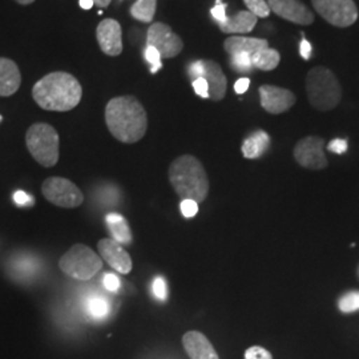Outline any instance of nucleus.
<instances>
[{
    "mask_svg": "<svg viewBox=\"0 0 359 359\" xmlns=\"http://www.w3.org/2000/svg\"><path fill=\"white\" fill-rule=\"evenodd\" d=\"M105 123L118 142L135 144L147 133L148 116L135 96H117L105 107Z\"/></svg>",
    "mask_w": 359,
    "mask_h": 359,
    "instance_id": "f257e3e1",
    "label": "nucleus"
},
{
    "mask_svg": "<svg viewBox=\"0 0 359 359\" xmlns=\"http://www.w3.org/2000/svg\"><path fill=\"white\" fill-rule=\"evenodd\" d=\"M83 88L76 77L67 72H52L41 77L32 88L35 103L44 111L68 112L76 108Z\"/></svg>",
    "mask_w": 359,
    "mask_h": 359,
    "instance_id": "f03ea898",
    "label": "nucleus"
},
{
    "mask_svg": "<svg viewBox=\"0 0 359 359\" xmlns=\"http://www.w3.org/2000/svg\"><path fill=\"white\" fill-rule=\"evenodd\" d=\"M169 181L181 200L203 203L209 192V180L201 161L191 154L177 157L169 167Z\"/></svg>",
    "mask_w": 359,
    "mask_h": 359,
    "instance_id": "7ed1b4c3",
    "label": "nucleus"
},
{
    "mask_svg": "<svg viewBox=\"0 0 359 359\" xmlns=\"http://www.w3.org/2000/svg\"><path fill=\"white\" fill-rule=\"evenodd\" d=\"M309 102L318 111H332L342 97V88L333 71L325 67H314L306 75Z\"/></svg>",
    "mask_w": 359,
    "mask_h": 359,
    "instance_id": "20e7f679",
    "label": "nucleus"
},
{
    "mask_svg": "<svg viewBox=\"0 0 359 359\" xmlns=\"http://www.w3.org/2000/svg\"><path fill=\"white\" fill-rule=\"evenodd\" d=\"M26 145L40 165L55 167L59 161L60 139L56 129L46 123L31 126L26 133Z\"/></svg>",
    "mask_w": 359,
    "mask_h": 359,
    "instance_id": "39448f33",
    "label": "nucleus"
},
{
    "mask_svg": "<svg viewBox=\"0 0 359 359\" xmlns=\"http://www.w3.org/2000/svg\"><path fill=\"white\" fill-rule=\"evenodd\" d=\"M59 268L74 280L88 281L102 270L103 261L90 246L76 244L59 259Z\"/></svg>",
    "mask_w": 359,
    "mask_h": 359,
    "instance_id": "423d86ee",
    "label": "nucleus"
},
{
    "mask_svg": "<svg viewBox=\"0 0 359 359\" xmlns=\"http://www.w3.org/2000/svg\"><path fill=\"white\" fill-rule=\"evenodd\" d=\"M41 193L47 201L59 208L72 209L84 203V194L71 180L48 177L41 185Z\"/></svg>",
    "mask_w": 359,
    "mask_h": 359,
    "instance_id": "0eeeda50",
    "label": "nucleus"
},
{
    "mask_svg": "<svg viewBox=\"0 0 359 359\" xmlns=\"http://www.w3.org/2000/svg\"><path fill=\"white\" fill-rule=\"evenodd\" d=\"M314 10L332 26L346 28L358 20V7L354 0H311Z\"/></svg>",
    "mask_w": 359,
    "mask_h": 359,
    "instance_id": "6e6552de",
    "label": "nucleus"
},
{
    "mask_svg": "<svg viewBox=\"0 0 359 359\" xmlns=\"http://www.w3.org/2000/svg\"><path fill=\"white\" fill-rule=\"evenodd\" d=\"M147 46L154 47L161 59L176 57L184 48V41L165 23H154L147 32Z\"/></svg>",
    "mask_w": 359,
    "mask_h": 359,
    "instance_id": "1a4fd4ad",
    "label": "nucleus"
},
{
    "mask_svg": "<svg viewBox=\"0 0 359 359\" xmlns=\"http://www.w3.org/2000/svg\"><path fill=\"white\" fill-rule=\"evenodd\" d=\"M295 161L301 167L308 169H323L327 167V158L325 154V140L318 136H308L297 142L294 147Z\"/></svg>",
    "mask_w": 359,
    "mask_h": 359,
    "instance_id": "9d476101",
    "label": "nucleus"
},
{
    "mask_svg": "<svg viewBox=\"0 0 359 359\" xmlns=\"http://www.w3.org/2000/svg\"><path fill=\"white\" fill-rule=\"evenodd\" d=\"M259 100L266 112L271 115H280L289 111L294 105L297 99L292 90L265 84L259 87Z\"/></svg>",
    "mask_w": 359,
    "mask_h": 359,
    "instance_id": "9b49d317",
    "label": "nucleus"
},
{
    "mask_svg": "<svg viewBox=\"0 0 359 359\" xmlns=\"http://www.w3.org/2000/svg\"><path fill=\"white\" fill-rule=\"evenodd\" d=\"M270 11L299 26H310L314 22V13L301 0H266Z\"/></svg>",
    "mask_w": 359,
    "mask_h": 359,
    "instance_id": "f8f14e48",
    "label": "nucleus"
},
{
    "mask_svg": "<svg viewBox=\"0 0 359 359\" xmlns=\"http://www.w3.org/2000/svg\"><path fill=\"white\" fill-rule=\"evenodd\" d=\"M100 50L108 56H118L123 52V29L115 19H104L96 29Z\"/></svg>",
    "mask_w": 359,
    "mask_h": 359,
    "instance_id": "ddd939ff",
    "label": "nucleus"
},
{
    "mask_svg": "<svg viewBox=\"0 0 359 359\" xmlns=\"http://www.w3.org/2000/svg\"><path fill=\"white\" fill-rule=\"evenodd\" d=\"M97 250L104 261L121 274H128L132 270V258L123 245L116 243L114 238H102L97 243Z\"/></svg>",
    "mask_w": 359,
    "mask_h": 359,
    "instance_id": "4468645a",
    "label": "nucleus"
},
{
    "mask_svg": "<svg viewBox=\"0 0 359 359\" xmlns=\"http://www.w3.org/2000/svg\"><path fill=\"white\" fill-rule=\"evenodd\" d=\"M203 62V75L209 87V99L213 102H219L225 97L228 81L222 72V68L213 60H201Z\"/></svg>",
    "mask_w": 359,
    "mask_h": 359,
    "instance_id": "2eb2a0df",
    "label": "nucleus"
},
{
    "mask_svg": "<svg viewBox=\"0 0 359 359\" xmlns=\"http://www.w3.org/2000/svg\"><path fill=\"white\" fill-rule=\"evenodd\" d=\"M182 346L191 359H219L210 341L200 332H188L182 337Z\"/></svg>",
    "mask_w": 359,
    "mask_h": 359,
    "instance_id": "dca6fc26",
    "label": "nucleus"
},
{
    "mask_svg": "<svg viewBox=\"0 0 359 359\" xmlns=\"http://www.w3.org/2000/svg\"><path fill=\"white\" fill-rule=\"evenodd\" d=\"M22 75L19 67L7 57H0V96L8 97L20 88Z\"/></svg>",
    "mask_w": 359,
    "mask_h": 359,
    "instance_id": "f3484780",
    "label": "nucleus"
},
{
    "mask_svg": "<svg viewBox=\"0 0 359 359\" xmlns=\"http://www.w3.org/2000/svg\"><path fill=\"white\" fill-rule=\"evenodd\" d=\"M224 48L229 55L248 53L250 56L257 52L269 48V41L265 39L245 38V36H231L224 41Z\"/></svg>",
    "mask_w": 359,
    "mask_h": 359,
    "instance_id": "a211bd4d",
    "label": "nucleus"
},
{
    "mask_svg": "<svg viewBox=\"0 0 359 359\" xmlns=\"http://www.w3.org/2000/svg\"><path fill=\"white\" fill-rule=\"evenodd\" d=\"M258 18L250 11H240L233 16H226L222 23H218L224 34H249L256 27Z\"/></svg>",
    "mask_w": 359,
    "mask_h": 359,
    "instance_id": "6ab92c4d",
    "label": "nucleus"
},
{
    "mask_svg": "<svg viewBox=\"0 0 359 359\" xmlns=\"http://www.w3.org/2000/svg\"><path fill=\"white\" fill-rule=\"evenodd\" d=\"M269 145V135L265 130H256L243 142L241 151H243L245 158L255 160L265 154L268 151Z\"/></svg>",
    "mask_w": 359,
    "mask_h": 359,
    "instance_id": "aec40b11",
    "label": "nucleus"
},
{
    "mask_svg": "<svg viewBox=\"0 0 359 359\" xmlns=\"http://www.w3.org/2000/svg\"><path fill=\"white\" fill-rule=\"evenodd\" d=\"M105 222L107 226L112 234V238L115 240L116 243L120 245H130L132 244V231L129 228L128 221L127 218L123 217L118 213H109L105 217Z\"/></svg>",
    "mask_w": 359,
    "mask_h": 359,
    "instance_id": "412c9836",
    "label": "nucleus"
},
{
    "mask_svg": "<svg viewBox=\"0 0 359 359\" xmlns=\"http://www.w3.org/2000/svg\"><path fill=\"white\" fill-rule=\"evenodd\" d=\"M252 62H253V67H257L261 71H273L280 65L281 55L277 50L265 48L253 55Z\"/></svg>",
    "mask_w": 359,
    "mask_h": 359,
    "instance_id": "4be33fe9",
    "label": "nucleus"
},
{
    "mask_svg": "<svg viewBox=\"0 0 359 359\" xmlns=\"http://www.w3.org/2000/svg\"><path fill=\"white\" fill-rule=\"evenodd\" d=\"M157 0H136L130 7V15L142 22V23H151L156 15Z\"/></svg>",
    "mask_w": 359,
    "mask_h": 359,
    "instance_id": "5701e85b",
    "label": "nucleus"
},
{
    "mask_svg": "<svg viewBox=\"0 0 359 359\" xmlns=\"http://www.w3.org/2000/svg\"><path fill=\"white\" fill-rule=\"evenodd\" d=\"M111 311V305L102 295H92L87 301V313L93 320H104Z\"/></svg>",
    "mask_w": 359,
    "mask_h": 359,
    "instance_id": "b1692460",
    "label": "nucleus"
},
{
    "mask_svg": "<svg viewBox=\"0 0 359 359\" xmlns=\"http://www.w3.org/2000/svg\"><path fill=\"white\" fill-rule=\"evenodd\" d=\"M338 308L342 313H354L359 310V292H348L341 297Z\"/></svg>",
    "mask_w": 359,
    "mask_h": 359,
    "instance_id": "393cba45",
    "label": "nucleus"
},
{
    "mask_svg": "<svg viewBox=\"0 0 359 359\" xmlns=\"http://www.w3.org/2000/svg\"><path fill=\"white\" fill-rule=\"evenodd\" d=\"M244 3L248 7V11H250L258 19L268 18L271 13L266 0H244Z\"/></svg>",
    "mask_w": 359,
    "mask_h": 359,
    "instance_id": "a878e982",
    "label": "nucleus"
},
{
    "mask_svg": "<svg viewBox=\"0 0 359 359\" xmlns=\"http://www.w3.org/2000/svg\"><path fill=\"white\" fill-rule=\"evenodd\" d=\"M231 65L238 72H248L253 68L252 56L248 53H234L231 55Z\"/></svg>",
    "mask_w": 359,
    "mask_h": 359,
    "instance_id": "bb28decb",
    "label": "nucleus"
},
{
    "mask_svg": "<svg viewBox=\"0 0 359 359\" xmlns=\"http://www.w3.org/2000/svg\"><path fill=\"white\" fill-rule=\"evenodd\" d=\"M144 56H145V60L151 65V74H157L158 69L163 68V63H161V56L160 53L157 52V50H154V47L151 46H147L145 50H144Z\"/></svg>",
    "mask_w": 359,
    "mask_h": 359,
    "instance_id": "cd10ccee",
    "label": "nucleus"
},
{
    "mask_svg": "<svg viewBox=\"0 0 359 359\" xmlns=\"http://www.w3.org/2000/svg\"><path fill=\"white\" fill-rule=\"evenodd\" d=\"M245 359H273V357L266 348L261 346H252L245 351Z\"/></svg>",
    "mask_w": 359,
    "mask_h": 359,
    "instance_id": "c85d7f7f",
    "label": "nucleus"
},
{
    "mask_svg": "<svg viewBox=\"0 0 359 359\" xmlns=\"http://www.w3.org/2000/svg\"><path fill=\"white\" fill-rule=\"evenodd\" d=\"M154 294L156 295L157 299L160 301H165L168 298V286L167 281L161 277H157L154 281Z\"/></svg>",
    "mask_w": 359,
    "mask_h": 359,
    "instance_id": "c756f323",
    "label": "nucleus"
},
{
    "mask_svg": "<svg viewBox=\"0 0 359 359\" xmlns=\"http://www.w3.org/2000/svg\"><path fill=\"white\" fill-rule=\"evenodd\" d=\"M180 209L184 217L192 218L198 213V204L193 200H182Z\"/></svg>",
    "mask_w": 359,
    "mask_h": 359,
    "instance_id": "7c9ffc66",
    "label": "nucleus"
},
{
    "mask_svg": "<svg viewBox=\"0 0 359 359\" xmlns=\"http://www.w3.org/2000/svg\"><path fill=\"white\" fill-rule=\"evenodd\" d=\"M103 285L104 287L108 290V292H112V293H117L121 283L118 280V277L112 274V273H105L103 276Z\"/></svg>",
    "mask_w": 359,
    "mask_h": 359,
    "instance_id": "2f4dec72",
    "label": "nucleus"
},
{
    "mask_svg": "<svg viewBox=\"0 0 359 359\" xmlns=\"http://www.w3.org/2000/svg\"><path fill=\"white\" fill-rule=\"evenodd\" d=\"M193 90L194 92L203 97V99H209V87L204 77H198L192 81Z\"/></svg>",
    "mask_w": 359,
    "mask_h": 359,
    "instance_id": "473e14b6",
    "label": "nucleus"
},
{
    "mask_svg": "<svg viewBox=\"0 0 359 359\" xmlns=\"http://www.w3.org/2000/svg\"><path fill=\"white\" fill-rule=\"evenodd\" d=\"M210 13L217 23H222L226 19V4L221 0H216V6L210 10Z\"/></svg>",
    "mask_w": 359,
    "mask_h": 359,
    "instance_id": "72a5a7b5",
    "label": "nucleus"
},
{
    "mask_svg": "<svg viewBox=\"0 0 359 359\" xmlns=\"http://www.w3.org/2000/svg\"><path fill=\"white\" fill-rule=\"evenodd\" d=\"M327 149L333 154H345L347 151V142L344 139H334L333 142L327 145Z\"/></svg>",
    "mask_w": 359,
    "mask_h": 359,
    "instance_id": "f704fd0d",
    "label": "nucleus"
},
{
    "mask_svg": "<svg viewBox=\"0 0 359 359\" xmlns=\"http://www.w3.org/2000/svg\"><path fill=\"white\" fill-rule=\"evenodd\" d=\"M13 200L19 206L32 205L34 204V198L29 194H27L26 192H22V191H19V192L13 194Z\"/></svg>",
    "mask_w": 359,
    "mask_h": 359,
    "instance_id": "c9c22d12",
    "label": "nucleus"
},
{
    "mask_svg": "<svg viewBox=\"0 0 359 359\" xmlns=\"http://www.w3.org/2000/svg\"><path fill=\"white\" fill-rule=\"evenodd\" d=\"M249 86H250V80H249L248 77H241V79H238V80L236 81L234 90H236V93L243 95V93H245V92L248 90Z\"/></svg>",
    "mask_w": 359,
    "mask_h": 359,
    "instance_id": "e433bc0d",
    "label": "nucleus"
},
{
    "mask_svg": "<svg viewBox=\"0 0 359 359\" xmlns=\"http://www.w3.org/2000/svg\"><path fill=\"white\" fill-rule=\"evenodd\" d=\"M299 53H301V56H302L305 60H308V59H310V56H311V46H310V43H309L306 39H304V40L301 41Z\"/></svg>",
    "mask_w": 359,
    "mask_h": 359,
    "instance_id": "4c0bfd02",
    "label": "nucleus"
},
{
    "mask_svg": "<svg viewBox=\"0 0 359 359\" xmlns=\"http://www.w3.org/2000/svg\"><path fill=\"white\" fill-rule=\"evenodd\" d=\"M79 6L83 10H90L95 6V3H93V0H79Z\"/></svg>",
    "mask_w": 359,
    "mask_h": 359,
    "instance_id": "58836bf2",
    "label": "nucleus"
},
{
    "mask_svg": "<svg viewBox=\"0 0 359 359\" xmlns=\"http://www.w3.org/2000/svg\"><path fill=\"white\" fill-rule=\"evenodd\" d=\"M111 1H112V0H93V3H95L99 8H105V7H108V6L111 4Z\"/></svg>",
    "mask_w": 359,
    "mask_h": 359,
    "instance_id": "ea45409f",
    "label": "nucleus"
},
{
    "mask_svg": "<svg viewBox=\"0 0 359 359\" xmlns=\"http://www.w3.org/2000/svg\"><path fill=\"white\" fill-rule=\"evenodd\" d=\"M15 1L22 4V6H28V4H32L35 0H15Z\"/></svg>",
    "mask_w": 359,
    "mask_h": 359,
    "instance_id": "a19ab883",
    "label": "nucleus"
},
{
    "mask_svg": "<svg viewBox=\"0 0 359 359\" xmlns=\"http://www.w3.org/2000/svg\"><path fill=\"white\" fill-rule=\"evenodd\" d=\"M0 121H1V116H0Z\"/></svg>",
    "mask_w": 359,
    "mask_h": 359,
    "instance_id": "79ce46f5",
    "label": "nucleus"
}]
</instances>
